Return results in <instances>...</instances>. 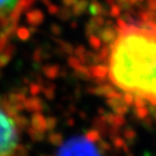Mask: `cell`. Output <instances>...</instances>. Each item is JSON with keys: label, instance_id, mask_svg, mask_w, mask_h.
Listing matches in <instances>:
<instances>
[{"label": "cell", "instance_id": "obj_1", "mask_svg": "<svg viewBox=\"0 0 156 156\" xmlns=\"http://www.w3.org/2000/svg\"><path fill=\"white\" fill-rule=\"evenodd\" d=\"M119 12L95 36L87 74L115 105L156 114V7L118 2Z\"/></svg>", "mask_w": 156, "mask_h": 156}, {"label": "cell", "instance_id": "obj_2", "mask_svg": "<svg viewBox=\"0 0 156 156\" xmlns=\"http://www.w3.org/2000/svg\"><path fill=\"white\" fill-rule=\"evenodd\" d=\"M24 139V125L19 113L0 98V156H17Z\"/></svg>", "mask_w": 156, "mask_h": 156}, {"label": "cell", "instance_id": "obj_3", "mask_svg": "<svg viewBox=\"0 0 156 156\" xmlns=\"http://www.w3.org/2000/svg\"><path fill=\"white\" fill-rule=\"evenodd\" d=\"M60 156H100V154L92 142L87 139H79L68 142Z\"/></svg>", "mask_w": 156, "mask_h": 156}, {"label": "cell", "instance_id": "obj_4", "mask_svg": "<svg viewBox=\"0 0 156 156\" xmlns=\"http://www.w3.org/2000/svg\"><path fill=\"white\" fill-rule=\"evenodd\" d=\"M20 0H0V15L7 14L16 7Z\"/></svg>", "mask_w": 156, "mask_h": 156}, {"label": "cell", "instance_id": "obj_5", "mask_svg": "<svg viewBox=\"0 0 156 156\" xmlns=\"http://www.w3.org/2000/svg\"><path fill=\"white\" fill-rule=\"evenodd\" d=\"M122 3H130V5H145L156 7V0H117Z\"/></svg>", "mask_w": 156, "mask_h": 156}]
</instances>
